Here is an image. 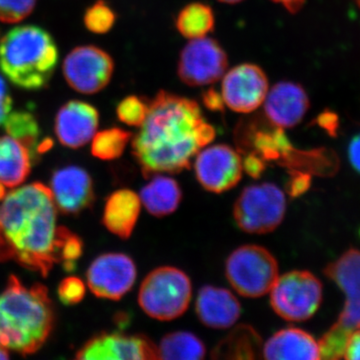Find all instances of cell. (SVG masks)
Listing matches in <instances>:
<instances>
[{
  "label": "cell",
  "mask_w": 360,
  "mask_h": 360,
  "mask_svg": "<svg viewBox=\"0 0 360 360\" xmlns=\"http://www.w3.org/2000/svg\"><path fill=\"white\" fill-rule=\"evenodd\" d=\"M98 123V111L91 104L82 101H68L56 115V136L63 146L82 148L96 134Z\"/></svg>",
  "instance_id": "obj_17"
},
{
  "label": "cell",
  "mask_w": 360,
  "mask_h": 360,
  "mask_svg": "<svg viewBox=\"0 0 360 360\" xmlns=\"http://www.w3.org/2000/svg\"><path fill=\"white\" fill-rule=\"evenodd\" d=\"M348 158L355 170L360 174V134L355 135L348 146Z\"/></svg>",
  "instance_id": "obj_40"
},
{
  "label": "cell",
  "mask_w": 360,
  "mask_h": 360,
  "mask_svg": "<svg viewBox=\"0 0 360 360\" xmlns=\"http://www.w3.org/2000/svg\"><path fill=\"white\" fill-rule=\"evenodd\" d=\"M196 314L207 328H231L241 314V305L231 291L215 286H203L195 303Z\"/></svg>",
  "instance_id": "obj_19"
},
{
  "label": "cell",
  "mask_w": 360,
  "mask_h": 360,
  "mask_svg": "<svg viewBox=\"0 0 360 360\" xmlns=\"http://www.w3.org/2000/svg\"><path fill=\"white\" fill-rule=\"evenodd\" d=\"M84 20L90 32L104 34L115 25L116 14L105 1L99 0L86 9Z\"/></svg>",
  "instance_id": "obj_30"
},
{
  "label": "cell",
  "mask_w": 360,
  "mask_h": 360,
  "mask_svg": "<svg viewBox=\"0 0 360 360\" xmlns=\"http://www.w3.org/2000/svg\"><path fill=\"white\" fill-rule=\"evenodd\" d=\"M343 359L360 360V328L354 330L348 338Z\"/></svg>",
  "instance_id": "obj_38"
},
{
  "label": "cell",
  "mask_w": 360,
  "mask_h": 360,
  "mask_svg": "<svg viewBox=\"0 0 360 360\" xmlns=\"http://www.w3.org/2000/svg\"><path fill=\"white\" fill-rule=\"evenodd\" d=\"M262 341L251 326H238L212 352L214 359H255L262 357Z\"/></svg>",
  "instance_id": "obj_25"
},
{
  "label": "cell",
  "mask_w": 360,
  "mask_h": 360,
  "mask_svg": "<svg viewBox=\"0 0 360 360\" xmlns=\"http://www.w3.org/2000/svg\"><path fill=\"white\" fill-rule=\"evenodd\" d=\"M285 210V195L276 184H253L245 187L238 196L234 203L233 217L241 231L265 234L281 225Z\"/></svg>",
  "instance_id": "obj_7"
},
{
  "label": "cell",
  "mask_w": 360,
  "mask_h": 360,
  "mask_svg": "<svg viewBox=\"0 0 360 360\" xmlns=\"http://www.w3.org/2000/svg\"><path fill=\"white\" fill-rule=\"evenodd\" d=\"M58 63L56 41L39 26H18L0 39V70L18 89H44Z\"/></svg>",
  "instance_id": "obj_4"
},
{
  "label": "cell",
  "mask_w": 360,
  "mask_h": 360,
  "mask_svg": "<svg viewBox=\"0 0 360 360\" xmlns=\"http://www.w3.org/2000/svg\"><path fill=\"white\" fill-rule=\"evenodd\" d=\"M219 1L224 2V4H238V2L243 1V0H219Z\"/></svg>",
  "instance_id": "obj_44"
},
{
  "label": "cell",
  "mask_w": 360,
  "mask_h": 360,
  "mask_svg": "<svg viewBox=\"0 0 360 360\" xmlns=\"http://www.w3.org/2000/svg\"><path fill=\"white\" fill-rule=\"evenodd\" d=\"M37 0H0V21L18 23L32 13Z\"/></svg>",
  "instance_id": "obj_32"
},
{
  "label": "cell",
  "mask_w": 360,
  "mask_h": 360,
  "mask_svg": "<svg viewBox=\"0 0 360 360\" xmlns=\"http://www.w3.org/2000/svg\"><path fill=\"white\" fill-rule=\"evenodd\" d=\"M130 136V132L117 127L103 130L92 137V155L101 160H116L124 153Z\"/></svg>",
  "instance_id": "obj_29"
},
{
  "label": "cell",
  "mask_w": 360,
  "mask_h": 360,
  "mask_svg": "<svg viewBox=\"0 0 360 360\" xmlns=\"http://www.w3.org/2000/svg\"><path fill=\"white\" fill-rule=\"evenodd\" d=\"M271 1L281 4L291 13H296L304 6L305 0H271Z\"/></svg>",
  "instance_id": "obj_41"
},
{
  "label": "cell",
  "mask_w": 360,
  "mask_h": 360,
  "mask_svg": "<svg viewBox=\"0 0 360 360\" xmlns=\"http://www.w3.org/2000/svg\"><path fill=\"white\" fill-rule=\"evenodd\" d=\"M9 359L8 350H6V348L0 347V359Z\"/></svg>",
  "instance_id": "obj_43"
},
{
  "label": "cell",
  "mask_w": 360,
  "mask_h": 360,
  "mask_svg": "<svg viewBox=\"0 0 360 360\" xmlns=\"http://www.w3.org/2000/svg\"><path fill=\"white\" fill-rule=\"evenodd\" d=\"M141 210L139 195L129 189H120L111 194L106 200L103 212V224L118 238H130Z\"/></svg>",
  "instance_id": "obj_22"
},
{
  "label": "cell",
  "mask_w": 360,
  "mask_h": 360,
  "mask_svg": "<svg viewBox=\"0 0 360 360\" xmlns=\"http://www.w3.org/2000/svg\"><path fill=\"white\" fill-rule=\"evenodd\" d=\"M191 297L193 285L186 272L174 266H161L142 281L139 303L148 316L169 321L186 311Z\"/></svg>",
  "instance_id": "obj_5"
},
{
  "label": "cell",
  "mask_w": 360,
  "mask_h": 360,
  "mask_svg": "<svg viewBox=\"0 0 360 360\" xmlns=\"http://www.w3.org/2000/svg\"><path fill=\"white\" fill-rule=\"evenodd\" d=\"M4 186H1V184H0V200H2V198H4V195H6V193H4Z\"/></svg>",
  "instance_id": "obj_45"
},
{
  "label": "cell",
  "mask_w": 360,
  "mask_h": 360,
  "mask_svg": "<svg viewBox=\"0 0 360 360\" xmlns=\"http://www.w3.org/2000/svg\"><path fill=\"white\" fill-rule=\"evenodd\" d=\"M243 167L246 174L255 177V179H258L264 172L265 162L257 155L250 153L246 156L245 160H243Z\"/></svg>",
  "instance_id": "obj_37"
},
{
  "label": "cell",
  "mask_w": 360,
  "mask_h": 360,
  "mask_svg": "<svg viewBox=\"0 0 360 360\" xmlns=\"http://www.w3.org/2000/svg\"><path fill=\"white\" fill-rule=\"evenodd\" d=\"M65 227L49 187L27 184L6 193L0 202V262H18L47 276L60 262Z\"/></svg>",
  "instance_id": "obj_2"
},
{
  "label": "cell",
  "mask_w": 360,
  "mask_h": 360,
  "mask_svg": "<svg viewBox=\"0 0 360 360\" xmlns=\"http://www.w3.org/2000/svg\"><path fill=\"white\" fill-rule=\"evenodd\" d=\"M311 177L309 174L300 170H293L288 182V191L290 195L298 196L309 188Z\"/></svg>",
  "instance_id": "obj_35"
},
{
  "label": "cell",
  "mask_w": 360,
  "mask_h": 360,
  "mask_svg": "<svg viewBox=\"0 0 360 360\" xmlns=\"http://www.w3.org/2000/svg\"><path fill=\"white\" fill-rule=\"evenodd\" d=\"M158 350L160 359L198 360L205 359L206 354L205 343L187 331L168 333Z\"/></svg>",
  "instance_id": "obj_26"
},
{
  "label": "cell",
  "mask_w": 360,
  "mask_h": 360,
  "mask_svg": "<svg viewBox=\"0 0 360 360\" xmlns=\"http://www.w3.org/2000/svg\"><path fill=\"white\" fill-rule=\"evenodd\" d=\"M264 103L269 122L283 129H292L302 122L310 105L305 89L291 82L274 84L267 92Z\"/></svg>",
  "instance_id": "obj_16"
},
{
  "label": "cell",
  "mask_w": 360,
  "mask_h": 360,
  "mask_svg": "<svg viewBox=\"0 0 360 360\" xmlns=\"http://www.w3.org/2000/svg\"><path fill=\"white\" fill-rule=\"evenodd\" d=\"M148 112V103L141 97H125L116 108V115L120 122L130 127H141Z\"/></svg>",
  "instance_id": "obj_31"
},
{
  "label": "cell",
  "mask_w": 360,
  "mask_h": 360,
  "mask_svg": "<svg viewBox=\"0 0 360 360\" xmlns=\"http://www.w3.org/2000/svg\"><path fill=\"white\" fill-rule=\"evenodd\" d=\"M136 266L129 255L105 253L94 259L87 270V284L94 295L120 300L136 281Z\"/></svg>",
  "instance_id": "obj_14"
},
{
  "label": "cell",
  "mask_w": 360,
  "mask_h": 360,
  "mask_svg": "<svg viewBox=\"0 0 360 360\" xmlns=\"http://www.w3.org/2000/svg\"><path fill=\"white\" fill-rule=\"evenodd\" d=\"M82 253V243L77 236L65 229L60 243V262L68 270L75 269V260Z\"/></svg>",
  "instance_id": "obj_33"
},
{
  "label": "cell",
  "mask_w": 360,
  "mask_h": 360,
  "mask_svg": "<svg viewBox=\"0 0 360 360\" xmlns=\"http://www.w3.org/2000/svg\"><path fill=\"white\" fill-rule=\"evenodd\" d=\"M63 75L71 89L94 94L110 84L115 63L108 52L94 45L73 49L63 63Z\"/></svg>",
  "instance_id": "obj_10"
},
{
  "label": "cell",
  "mask_w": 360,
  "mask_h": 360,
  "mask_svg": "<svg viewBox=\"0 0 360 360\" xmlns=\"http://www.w3.org/2000/svg\"><path fill=\"white\" fill-rule=\"evenodd\" d=\"M141 205L151 215L167 217L177 210L182 200V191L176 180L165 175L155 174L141 189Z\"/></svg>",
  "instance_id": "obj_24"
},
{
  "label": "cell",
  "mask_w": 360,
  "mask_h": 360,
  "mask_svg": "<svg viewBox=\"0 0 360 360\" xmlns=\"http://www.w3.org/2000/svg\"><path fill=\"white\" fill-rule=\"evenodd\" d=\"M264 127L262 123H248L239 129L240 149H250L253 155L264 161L283 160L290 161L295 155L292 148L283 129Z\"/></svg>",
  "instance_id": "obj_20"
},
{
  "label": "cell",
  "mask_w": 360,
  "mask_h": 360,
  "mask_svg": "<svg viewBox=\"0 0 360 360\" xmlns=\"http://www.w3.org/2000/svg\"><path fill=\"white\" fill-rule=\"evenodd\" d=\"M175 23L182 37L188 39H200L214 28V13L212 7L194 2L182 8Z\"/></svg>",
  "instance_id": "obj_27"
},
{
  "label": "cell",
  "mask_w": 360,
  "mask_h": 360,
  "mask_svg": "<svg viewBox=\"0 0 360 360\" xmlns=\"http://www.w3.org/2000/svg\"><path fill=\"white\" fill-rule=\"evenodd\" d=\"M49 189L56 207L68 214H77L94 201L91 177L80 167L56 170L52 175Z\"/></svg>",
  "instance_id": "obj_18"
},
{
  "label": "cell",
  "mask_w": 360,
  "mask_h": 360,
  "mask_svg": "<svg viewBox=\"0 0 360 360\" xmlns=\"http://www.w3.org/2000/svg\"><path fill=\"white\" fill-rule=\"evenodd\" d=\"M53 307L42 284L26 286L11 276L0 293V347L22 355L37 352L53 328Z\"/></svg>",
  "instance_id": "obj_3"
},
{
  "label": "cell",
  "mask_w": 360,
  "mask_h": 360,
  "mask_svg": "<svg viewBox=\"0 0 360 360\" xmlns=\"http://www.w3.org/2000/svg\"><path fill=\"white\" fill-rule=\"evenodd\" d=\"M322 302V284L311 272L293 270L278 276L270 290L276 314L288 321H305L314 316Z\"/></svg>",
  "instance_id": "obj_8"
},
{
  "label": "cell",
  "mask_w": 360,
  "mask_h": 360,
  "mask_svg": "<svg viewBox=\"0 0 360 360\" xmlns=\"http://www.w3.org/2000/svg\"><path fill=\"white\" fill-rule=\"evenodd\" d=\"M269 78L259 66L243 63L222 77L221 96L225 105L239 113H250L264 104Z\"/></svg>",
  "instance_id": "obj_13"
},
{
  "label": "cell",
  "mask_w": 360,
  "mask_h": 360,
  "mask_svg": "<svg viewBox=\"0 0 360 360\" xmlns=\"http://www.w3.org/2000/svg\"><path fill=\"white\" fill-rule=\"evenodd\" d=\"M82 360H151L160 359L158 347L144 335L103 333L90 340L78 350Z\"/></svg>",
  "instance_id": "obj_15"
},
{
  "label": "cell",
  "mask_w": 360,
  "mask_h": 360,
  "mask_svg": "<svg viewBox=\"0 0 360 360\" xmlns=\"http://www.w3.org/2000/svg\"><path fill=\"white\" fill-rule=\"evenodd\" d=\"M336 120H338L336 116L331 115V113H323V115H319V125H321L328 132H331V130H335Z\"/></svg>",
  "instance_id": "obj_42"
},
{
  "label": "cell",
  "mask_w": 360,
  "mask_h": 360,
  "mask_svg": "<svg viewBox=\"0 0 360 360\" xmlns=\"http://www.w3.org/2000/svg\"><path fill=\"white\" fill-rule=\"evenodd\" d=\"M229 66L221 45L212 39H191L180 52L177 72L182 82L191 86H205L219 82Z\"/></svg>",
  "instance_id": "obj_9"
},
{
  "label": "cell",
  "mask_w": 360,
  "mask_h": 360,
  "mask_svg": "<svg viewBox=\"0 0 360 360\" xmlns=\"http://www.w3.org/2000/svg\"><path fill=\"white\" fill-rule=\"evenodd\" d=\"M32 155L26 146L11 135L0 136V184L6 188L20 186L32 170Z\"/></svg>",
  "instance_id": "obj_23"
},
{
  "label": "cell",
  "mask_w": 360,
  "mask_h": 360,
  "mask_svg": "<svg viewBox=\"0 0 360 360\" xmlns=\"http://www.w3.org/2000/svg\"><path fill=\"white\" fill-rule=\"evenodd\" d=\"M59 300L65 304H77L82 302L85 295V285L84 281L78 277H66L59 284Z\"/></svg>",
  "instance_id": "obj_34"
},
{
  "label": "cell",
  "mask_w": 360,
  "mask_h": 360,
  "mask_svg": "<svg viewBox=\"0 0 360 360\" xmlns=\"http://www.w3.org/2000/svg\"><path fill=\"white\" fill-rule=\"evenodd\" d=\"M355 4H357V6L360 8V0H354Z\"/></svg>",
  "instance_id": "obj_46"
},
{
  "label": "cell",
  "mask_w": 360,
  "mask_h": 360,
  "mask_svg": "<svg viewBox=\"0 0 360 360\" xmlns=\"http://www.w3.org/2000/svg\"><path fill=\"white\" fill-rule=\"evenodd\" d=\"M196 179L206 191L221 193L238 186L243 177V160L226 144L203 148L195 156Z\"/></svg>",
  "instance_id": "obj_11"
},
{
  "label": "cell",
  "mask_w": 360,
  "mask_h": 360,
  "mask_svg": "<svg viewBox=\"0 0 360 360\" xmlns=\"http://www.w3.org/2000/svg\"><path fill=\"white\" fill-rule=\"evenodd\" d=\"M225 276L232 288L245 297L270 292L279 276L277 260L266 248L246 245L236 248L225 264Z\"/></svg>",
  "instance_id": "obj_6"
},
{
  "label": "cell",
  "mask_w": 360,
  "mask_h": 360,
  "mask_svg": "<svg viewBox=\"0 0 360 360\" xmlns=\"http://www.w3.org/2000/svg\"><path fill=\"white\" fill-rule=\"evenodd\" d=\"M13 110V97L4 78L0 77V125L4 124Z\"/></svg>",
  "instance_id": "obj_36"
},
{
  "label": "cell",
  "mask_w": 360,
  "mask_h": 360,
  "mask_svg": "<svg viewBox=\"0 0 360 360\" xmlns=\"http://www.w3.org/2000/svg\"><path fill=\"white\" fill-rule=\"evenodd\" d=\"M4 124L7 134L26 146L33 158L39 144V127L32 113L25 110L11 112Z\"/></svg>",
  "instance_id": "obj_28"
},
{
  "label": "cell",
  "mask_w": 360,
  "mask_h": 360,
  "mask_svg": "<svg viewBox=\"0 0 360 360\" xmlns=\"http://www.w3.org/2000/svg\"><path fill=\"white\" fill-rule=\"evenodd\" d=\"M324 274L347 295L345 307L333 328L348 338L360 328V251L347 250L328 264Z\"/></svg>",
  "instance_id": "obj_12"
},
{
  "label": "cell",
  "mask_w": 360,
  "mask_h": 360,
  "mask_svg": "<svg viewBox=\"0 0 360 360\" xmlns=\"http://www.w3.org/2000/svg\"><path fill=\"white\" fill-rule=\"evenodd\" d=\"M132 141V153L146 176L179 174L214 139L200 105L191 99L160 91Z\"/></svg>",
  "instance_id": "obj_1"
},
{
  "label": "cell",
  "mask_w": 360,
  "mask_h": 360,
  "mask_svg": "<svg viewBox=\"0 0 360 360\" xmlns=\"http://www.w3.org/2000/svg\"><path fill=\"white\" fill-rule=\"evenodd\" d=\"M262 357L269 360H317L319 345L307 331L284 328L277 331L262 347Z\"/></svg>",
  "instance_id": "obj_21"
},
{
  "label": "cell",
  "mask_w": 360,
  "mask_h": 360,
  "mask_svg": "<svg viewBox=\"0 0 360 360\" xmlns=\"http://www.w3.org/2000/svg\"><path fill=\"white\" fill-rule=\"evenodd\" d=\"M203 103L205 104L208 110L212 111H222L224 108V101L222 99L221 94L215 91L214 89L206 90L203 94Z\"/></svg>",
  "instance_id": "obj_39"
}]
</instances>
